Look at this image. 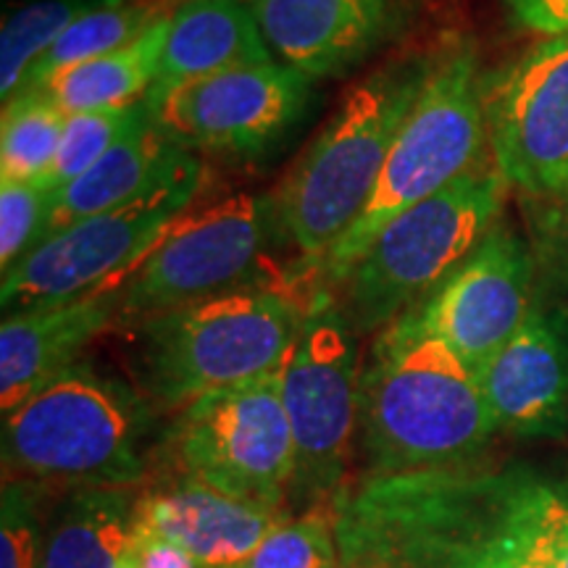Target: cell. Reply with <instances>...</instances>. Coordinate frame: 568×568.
I'll list each match as a JSON object with an SVG mask.
<instances>
[{
    "mask_svg": "<svg viewBox=\"0 0 568 568\" xmlns=\"http://www.w3.org/2000/svg\"><path fill=\"white\" fill-rule=\"evenodd\" d=\"M558 203H564L560 224H564V255H566V268H568V193L564 197H558Z\"/></svg>",
    "mask_w": 568,
    "mask_h": 568,
    "instance_id": "obj_33",
    "label": "cell"
},
{
    "mask_svg": "<svg viewBox=\"0 0 568 568\" xmlns=\"http://www.w3.org/2000/svg\"><path fill=\"white\" fill-rule=\"evenodd\" d=\"M116 568H140V560H138V556H134L132 545H130V548H126V552L122 556V560H119Z\"/></svg>",
    "mask_w": 568,
    "mask_h": 568,
    "instance_id": "obj_34",
    "label": "cell"
},
{
    "mask_svg": "<svg viewBox=\"0 0 568 568\" xmlns=\"http://www.w3.org/2000/svg\"><path fill=\"white\" fill-rule=\"evenodd\" d=\"M290 514L237 500L203 481L174 474L138 495L134 524L182 545L205 568H240Z\"/></svg>",
    "mask_w": 568,
    "mask_h": 568,
    "instance_id": "obj_17",
    "label": "cell"
},
{
    "mask_svg": "<svg viewBox=\"0 0 568 568\" xmlns=\"http://www.w3.org/2000/svg\"><path fill=\"white\" fill-rule=\"evenodd\" d=\"M134 503L126 487L71 489L45 524L40 568H116L130 548Z\"/></svg>",
    "mask_w": 568,
    "mask_h": 568,
    "instance_id": "obj_21",
    "label": "cell"
},
{
    "mask_svg": "<svg viewBox=\"0 0 568 568\" xmlns=\"http://www.w3.org/2000/svg\"><path fill=\"white\" fill-rule=\"evenodd\" d=\"M535 258L518 234L497 222L468 258L414 308L418 322L479 374L535 308Z\"/></svg>",
    "mask_w": 568,
    "mask_h": 568,
    "instance_id": "obj_14",
    "label": "cell"
},
{
    "mask_svg": "<svg viewBox=\"0 0 568 568\" xmlns=\"http://www.w3.org/2000/svg\"><path fill=\"white\" fill-rule=\"evenodd\" d=\"M503 493L516 527L548 568H568V485L531 471H503Z\"/></svg>",
    "mask_w": 568,
    "mask_h": 568,
    "instance_id": "obj_26",
    "label": "cell"
},
{
    "mask_svg": "<svg viewBox=\"0 0 568 568\" xmlns=\"http://www.w3.org/2000/svg\"><path fill=\"white\" fill-rule=\"evenodd\" d=\"M489 155L535 201L568 193V38H542L485 88Z\"/></svg>",
    "mask_w": 568,
    "mask_h": 568,
    "instance_id": "obj_13",
    "label": "cell"
},
{
    "mask_svg": "<svg viewBox=\"0 0 568 568\" xmlns=\"http://www.w3.org/2000/svg\"><path fill=\"white\" fill-rule=\"evenodd\" d=\"M429 53H403L353 84L329 124L274 193L287 243L322 268L337 240L366 209L397 132L432 69Z\"/></svg>",
    "mask_w": 568,
    "mask_h": 568,
    "instance_id": "obj_3",
    "label": "cell"
},
{
    "mask_svg": "<svg viewBox=\"0 0 568 568\" xmlns=\"http://www.w3.org/2000/svg\"><path fill=\"white\" fill-rule=\"evenodd\" d=\"M311 80L282 61L253 63L148 98L153 122L187 153L253 159L297 124Z\"/></svg>",
    "mask_w": 568,
    "mask_h": 568,
    "instance_id": "obj_12",
    "label": "cell"
},
{
    "mask_svg": "<svg viewBox=\"0 0 568 568\" xmlns=\"http://www.w3.org/2000/svg\"><path fill=\"white\" fill-rule=\"evenodd\" d=\"M203 176V163L180 151L159 180L132 201L48 237L3 274V316L53 308L119 287L190 213Z\"/></svg>",
    "mask_w": 568,
    "mask_h": 568,
    "instance_id": "obj_9",
    "label": "cell"
},
{
    "mask_svg": "<svg viewBox=\"0 0 568 568\" xmlns=\"http://www.w3.org/2000/svg\"><path fill=\"white\" fill-rule=\"evenodd\" d=\"M506 195L508 182L485 161L395 216L337 282L353 329H385L435 293L497 224Z\"/></svg>",
    "mask_w": 568,
    "mask_h": 568,
    "instance_id": "obj_7",
    "label": "cell"
},
{
    "mask_svg": "<svg viewBox=\"0 0 568 568\" xmlns=\"http://www.w3.org/2000/svg\"><path fill=\"white\" fill-rule=\"evenodd\" d=\"M124 0H9L0 27V98L9 103L24 90L42 53L92 11Z\"/></svg>",
    "mask_w": 568,
    "mask_h": 568,
    "instance_id": "obj_23",
    "label": "cell"
},
{
    "mask_svg": "<svg viewBox=\"0 0 568 568\" xmlns=\"http://www.w3.org/2000/svg\"><path fill=\"white\" fill-rule=\"evenodd\" d=\"M497 432L558 435L568 424V318L537 305L527 322L479 368Z\"/></svg>",
    "mask_w": 568,
    "mask_h": 568,
    "instance_id": "obj_16",
    "label": "cell"
},
{
    "mask_svg": "<svg viewBox=\"0 0 568 568\" xmlns=\"http://www.w3.org/2000/svg\"><path fill=\"white\" fill-rule=\"evenodd\" d=\"M518 30L539 38H568V0H503Z\"/></svg>",
    "mask_w": 568,
    "mask_h": 568,
    "instance_id": "obj_31",
    "label": "cell"
},
{
    "mask_svg": "<svg viewBox=\"0 0 568 568\" xmlns=\"http://www.w3.org/2000/svg\"><path fill=\"white\" fill-rule=\"evenodd\" d=\"M282 400L295 443L290 497L335 500L358 435V332L329 284L311 293L301 335L280 372Z\"/></svg>",
    "mask_w": 568,
    "mask_h": 568,
    "instance_id": "obj_10",
    "label": "cell"
},
{
    "mask_svg": "<svg viewBox=\"0 0 568 568\" xmlns=\"http://www.w3.org/2000/svg\"><path fill=\"white\" fill-rule=\"evenodd\" d=\"M266 61L276 59L245 0H180L169 13L159 80L148 98L219 71Z\"/></svg>",
    "mask_w": 568,
    "mask_h": 568,
    "instance_id": "obj_19",
    "label": "cell"
},
{
    "mask_svg": "<svg viewBox=\"0 0 568 568\" xmlns=\"http://www.w3.org/2000/svg\"><path fill=\"white\" fill-rule=\"evenodd\" d=\"M495 432L477 372L414 311L379 329L358 387L366 477L468 466Z\"/></svg>",
    "mask_w": 568,
    "mask_h": 568,
    "instance_id": "obj_2",
    "label": "cell"
},
{
    "mask_svg": "<svg viewBox=\"0 0 568 568\" xmlns=\"http://www.w3.org/2000/svg\"><path fill=\"white\" fill-rule=\"evenodd\" d=\"M240 568H339L332 506L311 508L301 518L290 516Z\"/></svg>",
    "mask_w": 568,
    "mask_h": 568,
    "instance_id": "obj_28",
    "label": "cell"
},
{
    "mask_svg": "<svg viewBox=\"0 0 568 568\" xmlns=\"http://www.w3.org/2000/svg\"><path fill=\"white\" fill-rule=\"evenodd\" d=\"M332 514L339 568H548L516 527L500 474L364 477L339 489Z\"/></svg>",
    "mask_w": 568,
    "mask_h": 568,
    "instance_id": "obj_1",
    "label": "cell"
},
{
    "mask_svg": "<svg viewBox=\"0 0 568 568\" xmlns=\"http://www.w3.org/2000/svg\"><path fill=\"white\" fill-rule=\"evenodd\" d=\"M169 13L130 45L105 53L101 59L63 69L32 90L45 92L67 113L122 109V105L142 103L159 80Z\"/></svg>",
    "mask_w": 568,
    "mask_h": 568,
    "instance_id": "obj_22",
    "label": "cell"
},
{
    "mask_svg": "<svg viewBox=\"0 0 568 568\" xmlns=\"http://www.w3.org/2000/svg\"><path fill=\"white\" fill-rule=\"evenodd\" d=\"M155 414L140 389L80 361L3 414V477L40 487L132 489L148 474Z\"/></svg>",
    "mask_w": 568,
    "mask_h": 568,
    "instance_id": "obj_4",
    "label": "cell"
},
{
    "mask_svg": "<svg viewBox=\"0 0 568 568\" xmlns=\"http://www.w3.org/2000/svg\"><path fill=\"white\" fill-rule=\"evenodd\" d=\"M176 474L219 493L284 508L295 474V443L280 374L197 397L166 432Z\"/></svg>",
    "mask_w": 568,
    "mask_h": 568,
    "instance_id": "obj_11",
    "label": "cell"
},
{
    "mask_svg": "<svg viewBox=\"0 0 568 568\" xmlns=\"http://www.w3.org/2000/svg\"><path fill=\"white\" fill-rule=\"evenodd\" d=\"M268 51L311 82L358 67L393 38L406 0H247Z\"/></svg>",
    "mask_w": 568,
    "mask_h": 568,
    "instance_id": "obj_15",
    "label": "cell"
},
{
    "mask_svg": "<svg viewBox=\"0 0 568 568\" xmlns=\"http://www.w3.org/2000/svg\"><path fill=\"white\" fill-rule=\"evenodd\" d=\"M166 0H124V3L109 6V9L92 11L88 17L69 27L59 40L40 55L30 77H27L24 90L40 88L59 71L77 67V63L101 59L105 53L119 51L142 38L155 21H161L172 11ZM21 90V92H24ZM17 98V95H13Z\"/></svg>",
    "mask_w": 568,
    "mask_h": 568,
    "instance_id": "obj_24",
    "label": "cell"
},
{
    "mask_svg": "<svg viewBox=\"0 0 568 568\" xmlns=\"http://www.w3.org/2000/svg\"><path fill=\"white\" fill-rule=\"evenodd\" d=\"M134 556L140 560V568H205L195 556H190L182 545L172 539L155 535V531L132 524L130 539Z\"/></svg>",
    "mask_w": 568,
    "mask_h": 568,
    "instance_id": "obj_32",
    "label": "cell"
},
{
    "mask_svg": "<svg viewBox=\"0 0 568 568\" xmlns=\"http://www.w3.org/2000/svg\"><path fill=\"white\" fill-rule=\"evenodd\" d=\"M148 103L122 105V109H98L69 113L67 130H63L59 155L45 180L40 182L42 190L55 193L67 187L77 176H82L90 166H95L105 153L124 138L132 126H138L148 116Z\"/></svg>",
    "mask_w": 568,
    "mask_h": 568,
    "instance_id": "obj_27",
    "label": "cell"
},
{
    "mask_svg": "<svg viewBox=\"0 0 568 568\" xmlns=\"http://www.w3.org/2000/svg\"><path fill=\"white\" fill-rule=\"evenodd\" d=\"M40 485L6 481L0 506V568H40Z\"/></svg>",
    "mask_w": 568,
    "mask_h": 568,
    "instance_id": "obj_30",
    "label": "cell"
},
{
    "mask_svg": "<svg viewBox=\"0 0 568 568\" xmlns=\"http://www.w3.org/2000/svg\"><path fill=\"white\" fill-rule=\"evenodd\" d=\"M51 193L40 184L0 180V268L11 272L40 245L45 232Z\"/></svg>",
    "mask_w": 568,
    "mask_h": 568,
    "instance_id": "obj_29",
    "label": "cell"
},
{
    "mask_svg": "<svg viewBox=\"0 0 568 568\" xmlns=\"http://www.w3.org/2000/svg\"><path fill=\"white\" fill-rule=\"evenodd\" d=\"M485 88L471 40L450 38L435 48L429 77L397 132L366 209L324 258L326 284L343 280L395 216L487 161Z\"/></svg>",
    "mask_w": 568,
    "mask_h": 568,
    "instance_id": "obj_6",
    "label": "cell"
},
{
    "mask_svg": "<svg viewBox=\"0 0 568 568\" xmlns=\"http://www.w3.org/2000/svg\"><path fill=\"white\" fill-rule=\"evenodd\" d=\"M180 151L182 148L174 145L148 113L95 166H90L67 187L51 193V209H48L45 232H42L40 243L84 222V219L132 201L148 184L159 180L163 169Z\"/></svg>",
    "mask_w": 568,
    "mask_h": 568,
    "instance_id": "obj_20",
    "label": "cell"
},
{
    "mask_svg": "<svg viewBox=\"0 0 568 568\" xmlns=\"http://www.w3.org/2000/svg\"><path fill=\"white\" fill-rule=\"evenodd\" d=\"M119 318L116 290L82 301L3 316L0 324V408L9 414L55 376L80 364L92 339Z\"/></svg>",
    "mask_w": 568,
    "mask_h": 568,
    "instance_id": "obj_18",
    "label": "cell"
},
{
    "mask_svg": "<svg viewBox=\"0 0 568 568\" xmlns=\"http://www.w3.org/2000/svg\"><path fill=\"white\" fill-rule=\"evenodd\" d=\"M284 237L274 195L237 193L209 209L184 213L174 230L119 284V318L138 326L145 318L209 297L245 290L293 287L276 264Z\"/></svg>",
    "mask_w": 568,
    "mask_h": 568,
    "instance_id": "obj_8",
    "label": "cell"
},
{
    "mask_svg": "<svg viewBox=\"0 0 568 568\" xmlns=\"http://www.w3.org/2000/svg\"><path fill=\"white\" fill-rule=\"evenodd\" d=\"M311 293L301 295L297 284L245 290L145 318L132 326L138 389L159 414H176L213 389L280 374Z\"/></svg>",
    "mask_w": 568,
    "mask_h": 568,
    "instance_id": "obj_5",
    "label": "cell"
},
{
    "mask_svg": "<svg viewBox=\"0 0 568 568\" xmlns=\"http://www.w3.org/2000/svg\"><path fill=\"white\" fill-rule=\"evenodd\" d=\"M69 113L42 90H24L3 103L0 180L40 184L59 155Z\"/></svg>",
    "mask_w": 568,
    "mask_h": 568,
    "instance_id": "obj_25",
    "label": "cell"
}]
</instances>
